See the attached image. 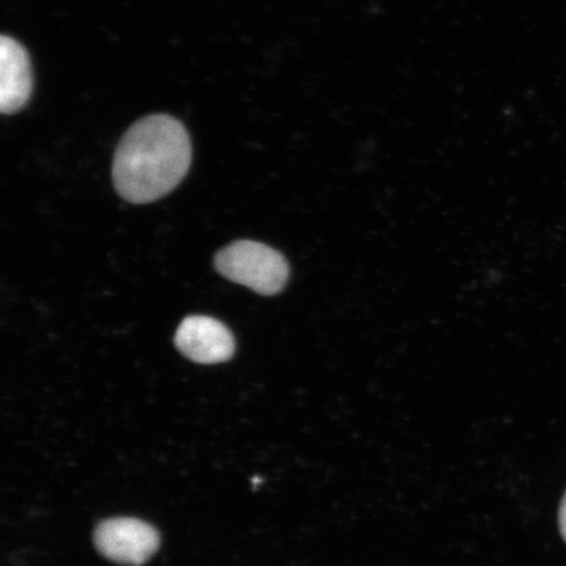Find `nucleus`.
Here are the masks:
<instances>
[{"mask_svg":"<svg viewBox=\"0 0 566 566\" xmlns=\"http://www.w3.org/2000/svg\"><path fill=\"white\" fill-rule=\"evenodd\" d=\"M217 272L261 295H275L290 277L287 260L273 248L251 240H238L217 253Z\"/></svg>","mask_w":566,"mask_h":566,"instance_id":"obj_2","label":"nucleus"},{"mask_svg":"<svg viewBox=\"0 0 566 566\" xmlns=\"http://www.w3.org/2000/svg\"><path fill=\"white\" fill-rule=\"evenodd\" d=\"M32 94L30 55L17 40H0V109L12 115L23 109Z\"/></svg>","mask_w":566,"mask_h":566,"instance_id":"obj_5","label":"nucleus"},{"mask_svg":"<svg viewBox=\"0 0 566 566\" xmlns=\"http://www.w3.org/2000/svg\"><path fill=\"white\" fill-rule=\"evenodd\" d=\"M560 528L564 539L566 541V494L560 507Z\"/></svg>","mask_w":566,"mask_h":566,"instance_id":"obj_6","label":"nucleus"},{"mask_svg":"<svg viewBox=\"0 0 566 566\" xmlns=\"http://www.w3.org/2000/svg\"><path fill=\"white\" fill-rule=\"evenodd\" d=\"M190 163L192 144L186 127L171 116L145 117L118 144L113 184L127 202L150 203L179 186Z\"/></svg>","mask_w":566,"mask_h":566,"instance_id":"obj_1","label":"nucleus"},{"mask_svg":"<svg viewBox=\"0 0 566 566\" xmlns=\"http://www.w3.org/2000/svg\"><path fill=\"white\" fill-rule=\"evenodd\" d=\"M94 542L97 551L109 560L139 566L159 548V534L146 522L113 518L96 527Z\"/></svg>","mask_w":566,"mask_h":566,"instance_id":"obj_3","label":"nucleus"},{"mask_svg":"<svg viewBox=\"0 0 566 566\" xmlns=\"http://www.w3.org/2000/svg\"><path fill=\"white\" fill-rule=\"evenodd\" d=\"M175 345L184 357L201 365L226 363L235 352V338L230 329L208 316L184 318L177 328Z\"/></svg>","mask_w":566,"mask_h":566,"instance_id":"obj_4","label":"nucleus"}]
</instances>
